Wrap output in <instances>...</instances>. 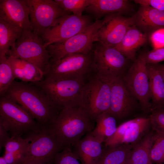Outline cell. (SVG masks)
Returning <instances> with one entry per match:
<instances>
[{"label":"cell","mask_w":164,"mask_h":164,"mask_svg":"<svg viewBox=\"0 0 164 164\" xmlns=\"http://www.w3.org/2000/svg\"></svg>","instance_id":"42"},{"label":"cell","mask_w":164,"mask_h":164,"mask_svg":"<svg viewBox=\"0 0 164 164\" xmlns=\"http://www.w3.org/2000/svg\"><path fill=\"white\" fill-rule=\"evenodd\" d=\"M132 119L125 121L117 127L114 133L104 142L105 147L122 144L126 131L132 122Z\"/></svg>","instance_id":"33"},{"label":"cell","mask_w":164,"mask_h":164,"mask_svg":"<svg viewBox=\"0 0 164 164\" xmlns=\"http://www.w3.org/2000/svg\"><path fill=\"white\" fill-rule=\"evenodd\" d=\"M111 89L107 79L94 73L87 79L81 96L80 105L95 121L101 114L109 112L110 109Z\"/></svg>","instance_id":"6"},{"label":"cell","mask_w":164,"mask_h":164,"mask_svg":"<svg viewBox=\"0 0 164 164\" xmlns=\"http://www.w3.org/2000/svg\"><path fill=\"white\" fill-rule=\"evenodd\" d=\"M122 164H128V163H127V161H126L125 162H124V163H123Z\"/></svg>","instance_id":"41"},{"label":"cell","mask_w":164,"mask_h":164,"mask_svg":"<svg viewBox=\"0 0 164 164\" xmlns=\"http://www.w3.org/2000/svg\"><path fill=\"white\" fill-rule=\"evenodd\" d=\"M92 72L93 53L92 50L87 53L68 54L50 63L44 78L87 80Z\"/></svg>","instance_id":"7"},{"label":"cell","mask_w":164,"mask_h":164,"mask_svg":"<svg viewBox=\"0 0 164 164\" xmlns=\"http://www.w3.org/2000/svg\"><path fill=\"white\" fill-rule=\"evenodd\" d=\"M64 11L78 16L90 4V0H54Z\"/></svg>","instance_id":"31"},{"label":"cell","mask_w":164,"mask_h":164,"mask_svg":"<svg viewBox=\"0 0 164 164\" xmlns=\"http://www.w3.org/2000/svg\"><path fill=\"white\" fill-rule=\"evenodd\" d=\"M23 31L0 16V55L8 56L11 47Z\"/></svg>","instance_id":"23"},{"label":"cell","mask_w":164,"mask_h":164,"mask_svg":"<svg viewBox=\"0 0 164 164\" xmlns=\"http://www.w3.org/2000/svg\"><path fill=\"white\" fill-rule=\"evenodd\" d=\"M132 5L127 0H90L85 10L99 19L105 15L113 13L122 15L131 12Z\"/></svg>","instance_id":"19"},{"label":"cell","mask_w":164,"mask_h":164,"mask_svg":"<svg viewBox=\"0 0 164 164\" xmlns=\"http://www.w3.org/2000/svg\"><path fill=\"white\" fill-rule=\"evenodd\" d=\"M140 56L147 64H153L164 62V47L155 48Z\"/></svg>","instance_id":"35"},{"label":"cell","mask_w":164,"mask_h":164,"mask_svg":"<svg viewBox=\"0 0 164 164\" xmlns=\"http://www.w3.org/2000/svg\"><path fill=\"white\" fill-rule=\"evenodd\" d=\"M103 143L90 132L75 146L76 151L74 152L81 164H97L105 149Z\"/></svg>","instance_id":"18"},{"label":"cell","mask_w":164,"mask_h":164,"mask_svg":"<svg viewBox=\"0 0 164 164\" xmlns=\"http://www.w3.org/2000/svg\"><path fill=\"white\" fill-rule=\"evenodd\" d=\"M29 133L27 136L30 143L28 154L22 164L51 162L57 154L65 148L50 128L43 127L39 132Z\"/></svg>","instance_id":"10"},{"label":"cell","mask_w":164,"mask_h":164,"mask_svg":"<svg viewBox=\"0 0 164 164\" xmlns=\"http://www.w3.org/2000/svg\"><path fill=\"white\" fill-rule=\"evenodd\" d=\"M151 65L158 71L164 81V64L159 63Z\"/></svg>","instance_id":"38"},{"label":"cell","mask_w":164,"mask_h":164,"mask_svg":"<svg viewBox=\"0 0 164 164\" xmlns=\"http://www.w3.org/2000/svg\"><path fill=\"white\" fill-rule=\"evenodd\" d=\"M116 119L109 112L101 114L96 118V125L91 132V134L104 143L116 130L117 127Z\"/></svg>","instance_id":"27"},{"label":"cell","mask_w":164,"mask_h":164,"mask_svg":"<svg viewBox=\"0 0 164 164\" xmlns=\"http://www.w3.org/2000/svg\"><path fill=\"white\" fill-rule=\"evenodd\" d=\"M94 121L80 105L69 106L60 111L50 128L64 148L75 147L94 129Z\"/></svg>","instance_id":"2"},{"label":"cell","mask_w":164,"mask_h":164,"mask_svg":"<svg viewBox=\"0 0 164 164\" xmlns=\"http://www.w3.org/2000/svg\"><path fill=\"white\" fill-rule=\"evenodd\" d=\"M150 127L149 117H140L132 119L126 131L122 144L133 146L149 132Z\"/></svg>","instance_id":"26"},{"label":"cell","mask_w":164,"mask_h":164,"mask_svg":"<svg viewBox=\"0 0 164 164\" xmlns=\"http://www.w3.org/2000/svg\"><path fill=\"white\" fill-rule=\"evenodd\" d=\"M4 95L23 107L43 127L50 128L60 111L43 90L32 83L15 80Z\"/></svg>","instance_id":"1"},{"label":"cell","mask_w":164,"mask_h":164,"mask_svg":"<svg viewBox=\"0 0 164 164\" xmlns=\"http://www.w3.org/2000/svg\"><path fill=\"white\" fill-rule=\"evenodd\" d=\"M71 147L65 148L58 152L51 162V164H81Z\"/></svg>","instance_id":"32"},{"label":"cell","mask_w":164,"mask_h":164,"mask_svg":"<svg viewBox=\"0 0 164 164\" xmlns=\"http://www.w3.org/2000/svg\"><path fill=\"white\" fill-rule=\"evenodd\" d=\"M51 164V162H49V163H35V164Z\"/></svg>","instance_id":"40"},{"label":"cell","mask_w":164,"mask_h":164,"mask_svg":"<svg viewBox=\"0 0 164 164\" xmlns=\"http://www.w3.org/2000/svg\"><path fill=\"white\" fill-rule=\"evenodd\" d=\"M149 118L152 130L164 133V108L152 109Z\"/></svg>","instance_id":"34"},{"label":"cell","mask_w":164,"mask_h":164,"mask_svg":"<svg viewBox=\"0 0 164 164\" xmlns=\"http://www.w3.org/2000/svg\"><path fill=\"white\" fill-rule=\"evenodd\" d=\"M0 124L11 136L39 132L43 127L25 108L5 95L0 97Z\"/></svg>","instance_id":"3"},{"label":"cell","mask_w":164,"mask_h":164,"mask_svg":"<svg viewBox=\"0 0 164 164\" xmlns=\"http://www.w3.org/2000/svg\"><path fill=\"white\" fill-rule=\"evenodd\" d=\"M107 79L110 82L111 89L109 112L116 119L125 118L133 111L137 100L127 87L122 77Z\"/></svg>","instance_id":"14"},{"label":"cell","mask_w":164,"mask_h":164,"mask_svg":"<svg viewBox=\"0 0 164 164\" xmlns=\"http://www.w3.org/2000/svg\"><path fill=\"white\" fill-rule=\"evenodd\" d=\"M153 132H149L133 146L127 160L128 164H152L150 150Z\"/></svg>","instance_id":"24"},{"label":"cell","mask_w":164,"mask_h":164,"mask_svg":"<svg viewBox=\"0 0 164 164\" xmlns=\"http://www.w3.org/2000/svg\"><path fill=\"white\" fill-rule=\"evenodd\" d=\"M148 37L135 26H130L121 42L114 48L128 60L135 61L137 51L147 42Z\"/></svg>","instance_id":"20"},{"label":"cell","mask_w":164,"mask_h":164,"mask_svg":"<svg viewBox=\"0 0 164 164\" xmlns=\"http://www.w3.org/2000/svg\"><path fill=\"white\" fill-rule=\"evenodd\" d=\"M97 43L92 50L94 73L106 79L122 77L128 70V60L114 47Z\"/></svg>","instance_id":"9"},{"label":"cell","mask_w":164,"mask_h":164,"mask_svg":"<svg viewBox=\"0 0 164 164\" xmlns=\"http://www.w3.org/2000/svg\"><path fill=\"white\" fill-rule=\"evenodd\" d=\"M129 18L131 26H135L148 36L164 28V11L149 5H140L137 12Z\"/></svg>","instance_id":"16"},{"label":"cell","mask_w":164,"mask_h":164,"mask_svg":"<svg viewBox=\"0 0 164 164\" xmlns=\"http://www.w3.org/2000/svg\"><path fill=\"white\" fill-rule=\"evenodd\" d=\"M86 80L44 78L39 82L32 83L40 87L60 110L67 107L80 104L81 96Z\"/></svg>","instance_id":"5"},{"label":"cell","mask_w":164,"mask_h":164,"mask_svg":"<svg viewBox=\"0 0 164 164\" xmlns=\"http://www.w3.org/2000/svg\"><path fill=\"white\" fill-rule=\"evenodd\" d=\"M133 147L125 144L105 146L97 164H122L127 160Z\"/></svg>","instance_id":"25"},{"label":"cell","mask_w":164,"mask_h":164,"mask_svg":"<svg viewBox=\"0 0 164 164\" xmlns=\"http://www.w3.org/2000/svg\"><path fill=\"white\" fill-rule=\"evenodd\" d=\"M8 131L1 124H0V149L4 147V146L10 138Z\"/></svg>","instance_id":"37"},{"label":"cell","mask_w":164,"mask_h":164,"mask_svg":"<svg viewBox=\"0 0 164 164\" xmlns=\"http://www.w3.org/2000/svg\"><path fill=\"white\" fill-rule=\"evenodd\" d=\"M149 76L151 109L164 108V81L158 71L151 64H147Z\"/></svg>","instance_id":"22"},{"label":"cell","mask_w":164,"mask_h":164,"mask_svg":"<svg viewBox=\"0 0 164 164\" xmlns=\"http://www.w3.org/2000/svg\"><path fill=\"white\" fill-rule=\"evenodd\" d=\"M15 79L7 56L0 55V96L5 94Z\"/></svg>","instance_id":"28"},{"label":"cell","mask_w":164,"mask_h":164,"mask_svg":"<svg viewBox=\"0 0 164 164\" xmlns=\"http://www.w3.org/2000/svg\"><path fill=\"white\" fill-rule=\"evenodd\" d=\"M15 79L27 83H36L43 80V73L28 61L17 57L7 56Z\"/></svg>","instance_id":"21"},{"label":"cell","mask_w":164,"mask_h":164,"mask_svg":"<svg viewBox=\"0 0 164 164\" xmlns=\"http://www.w3.org/2000/svg\"><path fill=\"white\" fill-rule=\"evenodd\" d=\"M98 30L95 42L114 47L121 41L131 26L129 18L118 13L107 15Z\"/></svg>","instance_id":"15"},{"label":"cell","mask_w":164,"mask_h":164,"mask_svg":"<svg viewBox=\"0 0 164 164\" xmlns=\"http://www.w3.org/2000/svg\"><path fill=\"white\" fill-rule=\"evenodd\" d=\"M0 16L23 32L30 30L29 9L26 0H0Z\"/></svg>","instance_id":"17"},{"label":"cell","mask_w":164,"mask_h":164,"mask_svg":"<svg viewBox=\"0 0 164 164\" xmlns=\"http://www.w3.org/2000/svg\"><path fill=\"white\" fill-rule=\"evenodd\" d=\"M150 152L152 164L164 163V133L153 131Z\"/></svg>","instance_id":"30"},{"label":"cell","mask_w":164,"mask_h":164,"mask_svg":"<svg viewBox=\"0 0 164 164\" xmlns=\"http://www.w3.org/2000/svg\"><path fill=\"white\" fill-rule=\"evenodd\" d=\"M30 143V139L28 136L25 138L20 135L11 136L4 146L5 152L22 155L26 159Z\"/></svg>","instance_id":"29"},{"label":"cell","mask_w":164,"mask_h":164,"mask_svg":"<svg viewBox=\"0 0 164 164\" xmlns=\"http://www.w3.org/2000/svg\"><path fill=\"white\" fill-rule=\"evenodd\" d=\"M104 21V18L96 19L83 31L63 42L48 45L46 48L51 56L50 63L68 54L87 53L92 51L95 36Z\"/></svg>","instance_id":"8"},{"label":"cell","mask_w":164,"mask_h":164,"mask_svg":"<svg viewBox=\"0 0 164 164\" xmlns=\"http://www.w3.org/2000/svg\"><path fill=\"white\" fill-rule=\"evenodd\" d=\"M0 164H7L3 156L0 157Z\"/></svg>","instance_id":"39"},{"label":"cell","mask_w":164,"mask_h":164,"mask_svg":"<svg viewBox=\"0 0 164 164\" xmlns=\"http://www.w3.org/2000/svg\"><path fill=\"white\" fill-rule=\"evenodd\" d=\"M122 78L130 92L139 102L142 110L151 112L149 78L147 64L140 55Z\"/></svg>","instance_id":"11"},{"label":"cell","mask_w":164,"mask_h":164,"mask_svg":"<svg viewBox=\"0 0 164 164\" xmlns=\"http://www.w3.org/2000/svg\"><path fill=\"white\" fill-rule=\"evenodd\" d=\"M91 23L89 16L66 14L59 18L54 24L39 37L45 46L63 42L85 30Z\"/></svg>","instance_id":"13"},{"label":"cell","mask_w":164,"mask_h":164,"mask_svg":"<svg viewBox=\"0 0 164 164\" xmlns=\"http://www.w3.org/2000/svg\"><path fill=\"white\" fill-rule=\"evenodd\" d=\"M30 30L39 37L62 16L70 14L53 0H26Z\"/></svg>","instance_id":"12"},{"label":"cell","mask_w":164,"mask_h":164,"mask_svg":"<svg viewBox=\"0 0 164 164\" xmlns=\"http://www.w3.org/2000/svg\"><path fill=\"white\" fill-rule=\"evenodd\" d=\"M134 2L140 5L149 6L162 11H164V0H135Z\"/></svg>","instance_id":"36"},{"label":"cell","mask_w":164,"mask_h":164,"mask_svg":"<svg viewBox=\"0 0 164 164\" xmlns=\"http://www.w3.org/2000/svg\"><path fill=\"white\" fill-rule=\"evenodd\" d=\"M8 56L19 58L31 63L44 73L49 70L51 56L42 39L30 30L22 32L11 47Z\"/></svg>","instance_id":"4"}]
</instances>
